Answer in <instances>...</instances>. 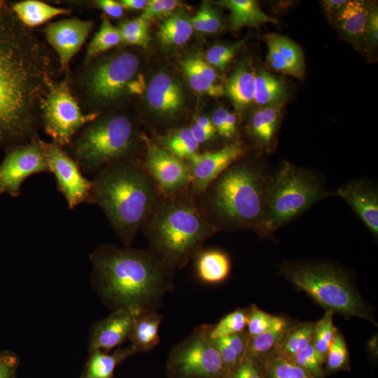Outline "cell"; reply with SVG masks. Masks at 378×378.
Listing matches in <instances>:
<instances>
[{
  "label": "cell",
  "mask_w": 378,
  "mask_h": 378,
  "mask_svg": "<svg viewBox=\"0 0 378 378\" xmlns=\"http://www.w3.org/2000/svg\"><path fill=\"white\" fill-rule=\"evenodd\" d=\"M94 27L91 20L77 18L48 23L44 29L49 45L58 56L60 67L65 70L80 50Z\"/></svg>",
  "instance_id": "obj_16"
},
{
  "label": "cell",
  "mask_w": 378,
  "mask_h": 378,
  "mask_svg": "<svg viewBox=\"0 0 378 378\" xmlns=\"http://www.w3.org/2000/svg\"><path fill=\"white\" fill-rule=\"evenodd\" d=\"M249 340L246 330L213 340L228 372L236 368L246 355Z\"/></svg>",
  "instance_id": "obj_32"
},
{
  "label": "cell",
  "mask_w": 378,
  "mask_h": 378,
  "mask_svg": "<svg viewBox=\"0 0 378 378\" xmlns=\"http://www.w3.org/2000/svg\"><path fill=\"white\" fill-rule=\"evenodd\" d=\"M14 378H17L16 377H15Z\"/></svg>",
  "instance_id": "obj_58"
},
{
  "label": "cell",
  "mask_w": 378,
  "mask_h": 378,
  "mask_svg": "<svg viewBox=\"0 0 378 378\" xmlns=\"http://www.w3.org/2000/svg\"><path fill=\"white\" fill-rule=\"evenodd\" d=\"M246 38H243L232 45H216L211 47L206 52L207 62L210 66L223 71L246 41Z\"/></svg>",
  "instance_id": "obj_44"
},
{
  "label": "cell",
  "mask_w": 378,
  "mask_h": 378,
  "mask_svg": "<svg viewBox=\"0 0 378 378\" xmlns=\"http://www.w3.org/2000/svg\"><path fill=\"white\" fill-rule=\"evenodd\" d=\"M347 2L346 0H326L323 1V7L328 14L337 15Z\"/></svg>",
  "instance_id": "obj_54"
},
{
  "label": "cell",
  "mask_w": 378,
  "mask_h": 378,
  "mask_svg": "<svg viewBox=\"0 0 378 378\" xmlns=\"http://www.w3.org/2000/svg\"><path fill=\"white\" fill-rule=\"evenodd\" d=\"M229 111L224 108L216 109L212 115L211 122L218 134L225 139V123Z\"/></svg>",
  "instance_id": "obj_51"
},
{
  "label": "cell",
  "mask_w": 378,
  "mask_h": 378,
  "mask_svg": "<svg viewBox=\"0 0 378 378\" xmlns=\"http://www.w3.org/2000/svg\"><path fill=\"white\" fill-rule=\"evenodd\" d=\"M210 325H202L171 351L167 361L168 378H226L227 370L209 335Z\"/></svg>",
  "instance_id": "obj_10"
},
{
  "label": "cell",
  "mask_w": 378,
  "mask_h": 378,
  "mask_svg": "<svg viewBox=\"0 0 378 378\" xmlns=\"http://www.w3.org/2000/svg\"><path fill=\"white\" fill-rule=\"evenodd\" d=\"M248 314V308L237 309L229 313L215 325H210V337L214 340L245 331Z\"/></svg>",
  "instance_id": "obj_37"
},
{
  "label": "cell",
  "mask_w": 378,
  "mask_h": 378,
  "mask_svg": "<svg viewBox=\"0 0 378 378\" xmlns=\"http://www.w3.org/2000/svg\"><path fill=\"white\" fill-rule=\"evenodd\" d=\"M141 312L133 307L118 309L95 323L90 333L89 351L108 352L121 345L128 340L132 325Z\"/></svg>",
  "instance_id": "obj_17"
},
{
  "label": "cell",
  "mask_w": 378,
  "mask_h": 378,
  "mask_svg": "<svg viewBox=\"0 0 378 378\" xmlns=\"http://www.w3.org/2000/svg\"><path fill=\"white\" fill-rule=\"evenodd\" d=\"M365 35L371 43L375 44L378 39V13L377 9L373 8L369 13Z\"/></svg>",
  "instance_id": "obj_52"
},
{
  "label": "cell",
  "mask_w": 378,
  "mask_h": 378,
  "mask_svg": "<svg viewBox=\"0 0 378 378\" xmlns=\"http://www.w3.org/2000/svg\"><path fill=\"white\" fill-rule=\"evenodd\" d=\"M146 100L157 113L172 117L181 108L184 93L170 75L160 72L153 77L146 90Z\"/></svg>",
  "instance_id": "obj_20"
},
{
  "label": "cell",
  "mask_w": 378,
  "mask_h": 378,
  "mask_svg": "<svg viewBox=\"0 0 378 378\" xmlns=\"http://www.w3.org/2000/svg\"><path fill=\"white\" fill-rule=\"evenodd\" d=\"M267 45V56L269 66L274 71L302 78L304 59L301 48L289 38L270 33L265 36Z\"/></svg>",
  "instance_id": "obj_19"
},
{
  "label": "cell",
  "mask_w": 378,
  "mask_h": 378,
  "mask_svg": "<svg viewBox=\"0 0 378 378\" xmlns=\"http://www.w3.org/2000/svg\"><path fill=\"white\" fill-rule=\"evenodd\" d=\"M18 19L27 27L31 28L42 24L50 19L70 13L63 8L52 6L36 0H24L10 5Z\"/></svg>",
  "instance_id": "obj_27"
},
{
  "label": "cell",
  "mask_w": 378,
  "mask_h": 378,
  "mask_svg": "<svg viewBox=\"0 0 378 378\" xmlns=\"http://www.w3.org/2000/svg\"><path fill=\"white\" fill-rule=\"evenodd\" d=\"M269 179L254 164H232L202 195L200 208L218 231L248 229L267 237L264 216Z\"/></svg>",
  "instance_id": "obj_4"
},
{
  "label": "cell",
  "mask_w": 378,
  "mask_h": 378,
  "mask_svg": "<svg viewBox=\"0 0 378 378\" xmlns=\"http://www.w3.org/2000/svg\"><path fill=\"white\" fill-rule=\"evenodd\" d=\"M41 125L52 143L64 148L99 113L82 112L66 79L50 84L41 104Z\"/></svg>",
  "instance_id": "obj_11"
},
{
  "label": "cell",
  "mask_w": 378,
  "mask_h": 378,
  "mask_svg": "<svg viewBox=\"0 0 378 378\" xmlns=\"http://www.w3.org/2000/svg\"><path fill=\"white\" fill-rule=\"evenodd\" d=\"M91 283L113 311L133 307L156 311L173 290L174 270L150 249L99 245L90 255Z\"/></svg>",
  "instance_id": "obj_2"
},
{
  "label": "cell",
  "mask_w": 378,
  "mask_h": 378,
  "mask_svg": "<svg viewBox=\"0 0 378 378\" xmlns=\"http://www.w3.org/2000/svg\"><path fill=\"white\" fill-rule=\"evenodd\" d=\"M183 62L197 73L203 76L210 81L216 83L218 76L216 71L210 65L202 59L197 58H188L183 60Z\"/></svg>",
  "instance_id": "obj_49"
},
{
  "label": "cell",
  "mask_w": 378,
  "mask_h": 378,
  "mask_svg": "<svg viewBox=\"0 0 378 378\" xmlns=\"http://www.w3.org/2000/svg\"><path fill=\"white\" fill-rule=\"evenodd\" d=\"M329 195L313 172L284 161L268 181L264 216L267 237Z\"/></svg>",
  "instance_id": "obj_8"
},
{
  "label": "cell",
  "mask_w": 378,
  "mask_h": 378,
  "mask_svg": "<svg viewBox=\"0 0 378 378\" xmlns=\"http://www.w3.org/2000/svg\"><path fill=\"white\" fill-rule=\"evenodd\" d=\"M255 74L245 66L236 69L227 81L225 92L241 111L254 101Z\"/></svg>",
  "instance_id": "obj_28"
},
{
  "label": "cell",
  "mask_w": 378,
  "mask_h": 378,
  "mask_svg": "<svg viewBox=\"0 0 378 378\" xmlns=\"http://www.w3.org/2000/svg\"><path fill=\"white\" fill-rule=\"evenodd\" d=\"M226 378H263L262 364L246 354Z\"/></svg>",
  "instance_id": "obj_46"
},
{
  "label": "cell",
  "mask_w": 378,
  "mask_h": 378,
  "mask_svg": "<svg viewBox=\"0 0 378 378\" xmlns=\"http://www.w3.org/2000/svg\"><path fill=\"white\" fill-rule=\"evenodd\" d=\"M142 228L149 249L172 270L185 267L218 232L186 192L162 196Z\"/></svg>",
  "instance_id": "obj_5"
},
{
  "label": "cell",
  "mask_w": 378,
  "mask_h": 378,
  "mask_svg": "<svg viewBox=\"0 0 378 378\" xmlns=\"http://www.w3.org/2000/svg\"><path fill=\"white\" fill-rule=\"evenodd\" d=\"M161 146L180 160H188L198 153L199 144L190 127H183L171 132L162 139Z\"/></svg>",
  "instance_id": "obj_34"
},
{
  "label": "cell",
  "mask_w": 378,
  "mask_h": 378,
  "mask_svg": "<svg viewBox=\"0 0 378 378\" xmlns=\"http://www.w3.org/2000/svg\"><path fill=\"white\" fill-rule=\"evenodd\" d=\"M325 363L326 372L329 374L346 369L349 365L347 345L343 335L338 329L334 335Z\"/></svg>",
  "instance_id": "obj_40"
},
{
  "label": "cell",
  "mask_w": 378,
  "mask_h": 378,
  "mask_svg": "<svg viewBox=\"0 0 378 378\" xmlns=\"http://www.w3.org/2000/svg\"><path fill=\"white\" fill-rule=\"evenodd\" d=\"M286 91L283 81L262 69L255 74L254 101L262 106L281 103Z\"/></svg>",
  "instance_id": "obj_31"
},
{
  "label": "cell",
  "mask_w": 378,
  "mask_h": 378,
  "mask_svg": "<svg viewBox=\"0 0 378 378\" xmlns=\"http://www.w3.org/2000/svg\"><path fill=\"white\" fill-rule=\"evenodd\" d=\"M181 67L188 83L193 90L216 97L224 94L225 90L220 84L210 81L191 69L183 61L181 62Z\"/></svg>",
  "instance_id": "obj_42"
},
{
  "label": "cell",
  "mask_w": 378,
  "mask_h": 378,
  "mask_svg": "<svg viewBox=\"0 0 378 378\" xmlns=\"http://www.w3.org/2000/svg\"><path fill=\"white\" fill-rule=\"evenodd\" d=\"M195 122L197 125H198L199 126H200L201 127H202V128H204V129H205V130H206L208 131L216 133L215 127H214L211 119H209L206 116H199L195 120Z\"/></svg>",
  "instance_id": "obj_57"
},
{
  "label": "cell",
  "mask_w": 378,
  "mask_h": 378,
  "mask_svg": "<svg viewBox=\"0 0 378 378\" xmlns=\"http://www.w3.org/2000/svg\"><path fill=\"white\" fill-rule=\"evenodd\" d=\"M315 323L304 322L295 324L286 335L277 352L292 360L312 344Z\"/></svg>",
  "instance_id": "obj_33"
},
{
  "label": "cell",
  "mask_w": 378,
  "mask_h": 378,
  "mask_svg": "<svg viewBox=\"0 0 378 378\" xmlns=\"http://www.w3.org/2000/svg\"><path fill=\"white\" fill-rule=\"evenodd\" d=\"M335 195L342 198L371 232L378 234V193L370 183L353 181L340 187Z\"/></svg>",
  "instance_id": "obj_18"
},
{
  "label": "cell",
  "mask_w": 378,
  "mask_h": 378,
  "mask_svg": "<svg viewBox=\"0 0 378 378\" xmlns=\"http://www.w3.org/2000/svg\"><path fill=\"white\" fill-rule=\"evenodd\" d=\"M215 3L230 11L231 27L234 30L246 26L277 23V20L264 13L254 0H221Z\"/></svg>",
  "instance_id": "obj_25"
},
{
  "label": "cell",
  "mask_w": 378,
  "mask_h": 378,
  "mask_svg": "<svg viewBox=\"0 0 378 378\" xmlns=\"http://www.w3.org/2000/svg\"><path fill=\"white\" fill-rule=\"evenodd\" d=\"M136 139L132 120L122 114L98 117L74 137L68 154L84 175H94L103 167L132 160Z\"/></svg>",
  "instance_id": "obj_7"
},
{
  "label": "cell",
  "mask_w": 378,
  "mask_h": 378,
  "mask_svg": "<svg viewBox=\"0 0 378 378\" xmlns=\"http://www.w3.org/2000/svg\"><path fill=\"white\" fill-rule=\"evenodd\" d=\"M263 378H314L292 360L279 352L262 364Z\"/></svg>",
  "instance_id": "obj_36"
},
{
  "label": "cell",
  "mask_w": 378,
  "mask_h": 378,
  "mask_svg": "<svg viewBox=\"0 0 378 378\" xmlns=\"http://www.w3.org/2000/svg\"><path fill=\"white\" fill-rule=\"evenodd\" d=\"M146 153L144 168L160 194L172 197L186 192L191 184L188 164L164 147L144 138Z\"/></svg>",
  "instance_id": "obj_13"
},
{
  "label": "cell",
  "mask_w": 378,
  "mask_h": 378,
  "mask_svg": "<svg viewBox=\"0 0 378 378\" xmlns=\"http://www.w3.org/2000/svg\"><path fill=\"white\" fill-rule=\"evenodd\" d=\"M162 316L156 311L141 312L131 328L128 340L136 353L148 351L160 341L158 334Z\"/></svg>",
  "instance_id": "obj_24"
},
{
  "label": "cell",
  "mask_w": 378,
  "mask_h": 378,
  "mask_svg": "<svg viewBox=\"0 0 378 378\" xmlns=\"http://www.w3.org/2000/svg\"><path fill=\"white\" fill-rule=\"evenodd\" d=\"M122 43L131 46L147 48L150 40L148 34V21L142 17L120 23L118 27Z\"/></svg>",
  "instance_id": "obj_39"
},
{
  "label": "cell",
  "mask_w": 378,
  "mask_h": 378,
  "mask_svg": "<svg viewBox=\"0 0 378 378\" xmlns=\"http://www.w3.org/2000/svg\"><path fill=\"white\" fill-rule=\"evenodd\" d=\"M94 4L97 8L112 18H118L123 14L124 8L118 1L113 0H98Z\"/></svg>",
  "instance_id": "obj_50"
},
{
  "label": "cell",
  "mask_w": 378,
  "mask_h": 378,
  "mask_svg": "<svg viewBox=\"0 0 378 378\" xmlns=\"http://www.w3.org/2000/svg\"><path fill=\"white\" fill-rule=\"evenodd\" d=\"M44 149L50 172L55 175L58 190L65 197L69 209L90 203L92 181L81 172L75 160L53 143L44 142Z\"/></svg>",
  "instance_id": "obj_14"
},
{
  "label": "cell",
  "mask_w": 378,
  "mask_h": 378,
  "mask_svg": "<svg viewBox=\"0 0 378 378\" xmlns=\"http://www.w3.org/2000/svg\"><path fill=\"white\" fill-rule=\"evenodd\" d=\"M245 152L246 148L241 142L234 141L218 150L192 155L187 160L192 194L202 195L209 185Z\"/></svg>",
  "instance_id": "obj_15"
},
{
  "label": "cell",
  "mask_w": 378,
  "mask_h": 378,
  "mask_svg": "<svg viewBox=\"0 0 378 378\" xmlns=\"http://www.w3.org/2000/svg\"><path fill=\"white\" fill-rule=\"evenodd\" d=\"M139 66L138 57L131 52H122L87 64L80 79L81 92L87 102L106 105L127 93H139L142 85L135 79Z\"/></svg>",
  "instance_id": "obj_9"
},
{
  "label": "cell",
  "mask_w": 378,
  "mask_h": 378,
  "mask_svg": "<svg viewBox=\"0 0 378 378\" xmlns=\"http://www.w3.org/2000/svg\"><path fill=\"white\" fill-rule=\"evenodd\" d=\"M136 353L131 346L120 347L111 354L91 351L80 378H113L116 366Z\"/></svg>",
  "instance_id": "obj_26"
},
{
  "label": "cell",
  "mask_w": 378,
  "mask_h": 378,
  "mask_svg": "<svg viewBox=\"0 0 378 378\" xmlns=\"http://www.w3.org/2000/svg\"><path fill=\"white\" fill-rule=\"evenodd\" d=\"M370 10L362 1H347L336 15L342 31L349 37L358 38L365 35Z\"/></svg>",
  "instance_id": "obj_29"
},
{
  "label": "cell",
  "mask_w": 378,
  "mask_h": 378,
  "mask_svg": "<svg viewBox=\"0 0 378 378\" xmlns=\"http://www.w3.org/2000/svg\"><path fill=\"white\" fill-rule=\"evenodd\" d=\"M192 32L190 19L178 12L169 15L160 24L158 37L165 46H179L190 38Z\"/></svg>",
  "instance_id": "obj_30"
},
{
  "label": "cell",
  "mask_w": 378,
  "mask_h": 378,
  "mask_svg": "<svg viewBox=\"0 0 378 378\" xmlns=\"http://www.w3.org/2000/svg\"><path fill=\"white\" fill-rule=\"evenodd\" d=\"M192 28L197 31L214 33L221 26V19L218 11L209 3L204 2L195 17L190 18Z\"/></svg>",
  "instance_id": "obj_41"
},
{
  "label": "cell",
  "mask_w": 378,
  "mask_h": 378,
  "mask_svg": "<svg viewBox=\"0 0 378 378\" xmlns=\"http://www.w3.org/2000/svg\"><path fill=\"white\" fill-rule=\"evenodd\" d=\"M178 4V1L175 0H150L141 17L148 21L165 17L172 13Z\"/></svg>",
  "instance_id": "obj_47"
},
{
  "label": "cell",
  "mask_w": 378,
  "mask_h": 378,
  "mask_svg": "<svg viewBox=\"0 0 378 378\" xmlns=\"http://www.w3.org/2000/svg\"><path fill=\"white\" fill-rule=\"evenodd\" d=\"M190 128L194 138L199 144V145L212 139L216 134L215 132L208 131L201 127L195 122H194Z\"/></svg>",
  "instance_id": "obj_53"
},
{
  "label": "cell",
  "mask_w": 378,
  "mask_h": 378,
  "mask_svg": "<svg viewBox=\"0 0 378 378\" xmlns=\"http://www.w3.org/2000/svg\"><path fill=\"white\" fill-rule=\"evenodd\" d=\"M195 274L206 284H218L230 274L231 261L227 253L217 248L202 249L195 257Z\"/></svg>",
  "instance_id": "obj_21"
},
{
  "label": "cell",
  "mask_w": 378,
  "mask_h": 378,
  "mask_svg": "<svg viewBox=\"0 0 378 378\" xmlns=\"http://www.w3.org/2000/svg\"><path fill=\"white\" fill-rule=\"evenodd\" d=\"M282 108V103L262 106L254 112L251 118L249 133L255 142L267 152L273 147Z\"/></svg>",
  "instance_id": "obj_22"
},
{
  "label": "cell",
  "mask_w": 378,
  "mask_h": 378,
  "mask_svg": "<svg viewBox=\"0 0 378 378\" xmlns=\"http://www.w3.org/2000/svg\"><path fill=\"white\" fill-rule=\"evenodd\" d=\"M120 43H122L121 36L118 27L113 26L107 18H104L99 29L88 46L85 63Z\"/></svg>",
  "instance_id": "obj_35"
},
{
  "label": "cell",
  "mask_w": 378,
  "mask_h": 378,
  "mask_svg": "<svg viewBox=\"0 0 378 378\" xmlns=\"http://www.w3.org/2000/svg\"><path fill=\"white\" fill-rule=\"evenodd\" d=\"M51 73L45 46L0 1V148L38 139Z\"/></svg>",
  "instance_id": "obj_1"
},
{
  "label": "cell",
  "mask_w": 378,
  "mask_h": 378,
  "mask_svg": "<svg viewBox=\"0 0 378 378\" xmlns=\"http://www.w3.org/2000/svg\"><path fill=\"white\" fill-rule=\"evenodd\" d=\"M124 8L130 10L144 9L148 1L146 0H120L118 1Z\"/></svg>",
  "instance_id": "obj_56"
},
{
  "label": "cell",
  "mask_w": 378,
  "mask_h": 378,
  "mask_svg": "<svg viewBox=\"0 0 378 378\" xmlns=\"http://www.w3.org/2000/svg\"><path fill=\"white\" fill-rule=\"evenodd\" d=\"M236 132L237 117L234 113L229 112L225 123V139H232L235 136Z\"/></svg>",
  "instance_id": "obj_55"
},
{
  "label": "cell",
  "mask_w": 378,
  "mask_h": 378,
  "mask_svg": "<svg viewBox=\"0 0 378 378\" xmlns=\"http://www.w3.org/2000/svg\"><path fill=\"white\" fill-rule=\"evenodd\" d=\"M277 318L278 316L271 315L253 304L248 308L246 331L250 338L255 337L271 328Z\"/></svg>",
  "instance_id": "obj_43"
},
{
  "label": "cell",
  "mask_w": 378,
  "mask_h": 378,
  "mask_svg": "<svg viewBox=\"0 0 378 378\" xmlns=\"http://www.w3.org/2000/svg\"><path fill=\"white\" fill-rule=\"evenodd\" d=\"M20 365V358L13 351H0V378H14Z\"/></svg>",
  "instance_id": "obj_48"
},
{
  "label": "cell",
  "mask_w": 378,
  "mask_h": 378,
  "mask_svg": "<svg viewBox=\"0 0 378 378\" xmlns=\"http://www.w3.org/2000/svg\"><path fill=\"white\" fill-rule=\"evenodd\" d=\"M294 325L286 318L278 316L268 330L249 340L246 354L261 364L277 352L286 335Z\"/></svg>",
  "instance_id": "obj_23"
},
{
  "label": "cell",
  "mask_w": 378,
  "mask_h": 378,
  "mask_svg": "<svg viewBox=\"0 0 378 378\" xmlns=\"http://www.w3.org/2000/svg\"><path fill=\"white\" fill-rule=\"evenodd\" d=\"M90 203L101 208L124 247H130L162 195L144 167L125 160L99 169Z\"/></svg>",
  "instance_id": "obj_3"
},
{
  "label": "cell",
  "mask_w": 378,
  "mask_h": 378,
  "mask_svg": "<svg viewBox=\"0 0 378 378\" xmlns=\"http://www.w3.org/2000/svg\"><path fill=\"white\" fill-rule=\"evenodd\" d=\"M292 360L314 378H325V372L322 368L323 363L316 354L312 344L296 354Z\"/></svg>",
  "instance_id": "obj_45"
},
{
  "label": "cell",
  "mask_w": 378,
  "mask_h": 378,
  "mask_svg": "<svg viewBox=\"0 0 378 378\" xmlns=\"http://www.w3.org/2000/svg\"><path fill=\"white\" fill-rule=\"evenodd\" d=\"M332 315V312L326 311L324 316L315 323L312 345L323 363L337 330L333 324Z\"/></svg>",
  "instance_id": "obj_38"
},
{
  "label": "cell",
  "mask_w": 378,
  "mask_h": 378,
  "mask_svg": "<svg viewBox=\"0 0 378 378\" xmlns=\"http://www.w3.org/2000/svg\"><path fill=\"white\" fill-rule=\"evenodd\" d=\"M43 172H50L44 141L36 139L8 148L0 164V194L18 197L26 178Z\"/></svg>",
  "instance_id": "obj_12"
},
{
  "label": "cell",
  "mask_w": 378,
  "mask_h": 378,
  "mask_svg": "<svg viewBox=\"0 0 378 378\" xmlns=\"http://www.w3.org/2000/svg\"><path fill=\"white\" fill-rule=\"evenodd\" d=\"M281 272L298 290L332 314L376 322L369 306L352 286L346 272L330 263H291Z\"/></svg>",
  "instance_id": "obj_6"
}]
</instances>
